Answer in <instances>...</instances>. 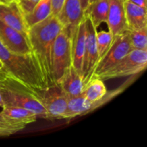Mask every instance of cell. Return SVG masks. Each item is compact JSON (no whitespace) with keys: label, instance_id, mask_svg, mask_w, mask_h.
Returning a JSON list of instances; mask_svg holds the SVG:
<instances>
[{"label":"cell","instance_id":"1","mask_svg":"<svg viewBox=\"0 0 147 147\" xmlns=\"http://www.w3.org/2000/svg\"><path fill=\"white\" fill-rule=\"evenodd\" d=\"M64 26L57 16L50 14L42 21L29 27L27 38L47 86L54 84L51 55L56 37Z\"/></svg>","mask_w":147,"mask_h":147},{"label":"cell","instance_id":"2","mask_svg":"<svg viewBox=\"0 0 147 147\" xmlns=\"http://www.w3.org/2000/svg\"><path fill=\"white\" fill-rule=\"evenodd\" d=\"M0 62L1 70L32 91L36 93L48 86L32 52L24 55L12 53L0 41Z\"/></svg>","mask_w":147,"mask_h":147},{"label":"cell","instance_id":"3","mask_svg":"<svg viewBox=\"0 0 147 147\" xmlns=\"http://www.w3.org/2000/svg\"><path fill=\"white\" fill-rule=\"evenodd\" d=\"M32 91L0 69V96L4 106L29 109L37 116L47 119V112Z\"/></svg>","mask_w":147,"mask_h":147},{"label":"cell","instance_id":"4","mask_svg":"<svg viewBox=\"0 0 147 147\" xmlns=\"http://www.w3.org/2000/svg\"><path fill=\"white\" fill-rule=\"evenodd\" d=\"M73 49L70 33L67 27H63L56 37L51 55L52 72L53 80L57 83L67 67L72 65Z\"/></svg>","mask_w":147,"mask_h":147},{"label":"cell","instance_id":"5","mask_svg":"<svg viewBox=\"0 0 147 147\" xmlns=\"http://www.w3.org/2000/svg\"><path fill=\"white\" fill-rule=\"evenodd\" d=\"M147 66V50H132L116 65L102 73V80L126 77L142 73Z\"/></svg>","mask_w":147,"mask_h":147},{"label":"cell","instance_id":"6","mask_svg":"<svg viewBox=\"0 0 147 147\" xmlns=\"http://www.w3.org/2000/svg\"><path fill=\"white\" fill-rule=\"evenodd\" d=\"M131 50L128 30L123 34L114 36L109 48L106 53L98 60L90 80L98 78L105 71L113 67Z\"/></svg>","mask_w":147,"mask_h":147},{"label":"cell","instance_id":"7","mask_svg":"<svg viewBox=\"0 0 147 147\" xmlns=\"http://www.w3.org/2000/svg\"><path fill=\"white\" fill-rule=\"evenodd\" d=\"M130 84V80H127L118 88L109 91L108 90L104 97L96 101H90L87 100L82 94L76 97L68 98L67 110L63 116V119H74L77 116H84L93 111L111 100L119 94L121 93Z\"/></svg>","mask_w":147,"mask_h":147},{"label":"cell","instance_id":"8","mask_svg":"<svg viewBox=\"0 0 147 147\" xmlns=\"http://www.w3.org/2000/svg\"><path fill=\"white\" fill-rule=\"evenodd\" d=\"M47 112L48 119H63L66 112L68 97L58 84L54 83L34 93Z\"/></svg>","mask_w":147,"mask_h":147},{"label":"cell","instance_id":"9","mask_svg":"<svg viewBox=\"0 0 147 147\" xmlns=\"http://www.w3.org/2000/svg\"><path fill=\"white\" fill-rule=\"evenodd\" d=\"M85 21L86 27V40L82 72L84 86L90 80L93 68L98 60L96 42L97 28H96L89 16L85 15Z\"/></svg>","mask_w":147,"mask_h":147},{"label":"cell","instance_id":"10","mask_svg":"<svg viewBox=\"0 0 147 147\" xmlns=\"http://www.w3.org/2000/svg\"><path fill=\"white\" fill-rule=\"evenodd\" d=\"M57 17L63 25L68 29L73 49L78 27L84 18L80 0H65L64 4Z\"/></svg>","mask_w":147,"mask_h":147},{"label":"cell","instance_id":"11","mask_svg":"<svg viewBox=\"0 0 147 147\" xmlns=\"http://www.w3.org/2000/svg\"><path fill=\"white\" fill-rule=\"evenodd\" d=\"M0 41L9 51L17 54H28L32 52L26 35L0 20Z\"/></svg>","mask_w":147,"mask_h":147},{"label":"cell","instance_id":"12","mask_svg":"<svg viewBox=\"0 0 147 147\" xmlns=\"http://www.w3.org/2000/svg\"><path fill=\"white\" fill-rule=\"evenodd\" d=\"M0 20L27 37L29 27L17 1L0 3Z\"/></svg>","mask_w":147,"mask_h":147},{"label":"cell","instance_id":"13","mask_svg":"<svg viewBox=\"0 0 147 147\" xmlns=\"http://www.w3.org/2000/svg\"><path fill=\"white\" fill-rule=\"evenodd\" d=\"M109 31L113 36L127 31L123 0H109V8L106 21Z\"/></svg>","mask_w":147,"mask_h":147},{"label":"cell","instance_id":"14","mask_svg":"<svg viewBox=\"0 0 147 147\" xmlns=\"http://www.w3.org/2000/svg\"><path fill=\"white\" fill-rule=\"evenodd\" d=\"M57 84L68 98L80 96L84 88L83 76L76 70L73 65L66 68Z\"/></svg>","mask_w":147,"mask_h":147},{"label":"cell","instance_id":"15","mask_svg":"<svg viewBox=\"0 0 147 147\" xmlns=\"http://www.w3.org/2000/svg\"><path fill=\"white\" fill-rule=\"evenodd\" d=\"M1 113L9 123L24 129L27 125L37 121V115L34 112L22 107L4 106Z\"/></svg>","mask_w":147,"mask_h":147},{"label":"cell","instance_id":"16","mask_svg":"<svg viewBox=\"0 0 147 147\" xmlns=\"http://www.w3.org/2000/svg\"><path fill=\"white\" fill-rule=\"evenodd\" d=\"M128 30H137L147 28V13L146 8L123 0Z\"/></svg>","mask_w":147,"mask_h":147},{"label":"cell","instance_id":"17","mask_svg":"<svg viewBox=\"0 0 147 147\" xmlns=\"http://www.w3.org/2000/svg\"><path fill=\"white\" fill-rule=\"evenodd\" d=\"M86 27L84 15V18L80 22L78 27L76 41H75L73 47V62H72V65L73 67L81 75L82 72H83V59H84L85 48H86Z\"/></svg>","mask_w":147,"mask_h":147},{"label":"cell","instance_id":"18","mask_svg":"<svg viewBox=\"0 0 147 147\" xmlns=\"http://www.w3.org/2000/svg\"><path fill=\"white\" fill-rule=\"evenodd\" d=\"M109 8V0H96L89 4L84 15L89 16L96 28H98L107 21Z\"/></svg>","mask_w":147,"mask_h":147},{"label":"cell","instance_id":"19","mask_svg":"<svg viewBox=\"0 0 147 147\" xmlns=\"http://www.w3.org/2000/svg\"><path fill=\"white\" fill-rule=\"evenodd\" d=\"M51 0H40L33 9L24 16L28 27L42 21L51 14Z\"/></svg>","mask_w":147,"mask_h":147},{"label":"cell","instance_id":"20","mask_svg":"<svg viewBox=\"0 0 147 147\" xmlns=\"http://www.w3.org/2000/svg\"><path fill=\"white\" fill-rule=\"evenodd\" d=\"M107 91L103 80L96 78L86 83L82 95L90 101H96L104 97Z\"/></svg>","mask_w":147,"mask_h":147},{"label":"cell","instance_id":"21","mask_svg":"<svg viewBox=\"0 0 147 147\" xmlns=\"http://www.w3.org/2000/svg\"><path fill=\"white\" fill-rule=\"evenodd\" d=\"M132 50H147V28L128 30Z\"/></svg>","mask_w":147,"mask_h":147},{"label":"cell","instance_id":"22","mask_svg":"<svg viewBox=\"0 0 147 147\" xmlns=\"http://www.w3.org/2000/svg\"><path fill=\"white\" fill-rule=\"evenodd\" d=\"M114 36L109 31H100L96 32V42H97L98 59L106 53L111 45Z\"/></svg>","mask_w":147,"mask_h":147},{"label":"cell","instance_id":"23","mask_svg":"<svg viewBox=\"0 0 147 147\" xmlns=\"http://www.w3.org/2000/svg\"><path fill=\"white\" fill-rule=\"evenodd\" d=\"M22 129H24L9 123L0 112V136H9Z\"/></svg>","mask_w":147,"mask_h":147},{"label":"cell","instance_id":"24","mask_svg":"<svg viewBox=\"0 0 147 147\" xmlns=\"http://www.w3.org/2000/svg\"><path fill=\"white\" fill-rule=\"evenodd\" d=\"M40 0H17L19 6L24 16L30 13Z\"/></svg>","mask_w":147,"mask_h":147},{"label":"cell","instance_id":"25","mask_svg":"<svg viewBox=\"0 0 147 147\" xmlns=\"http://www.w3.org/2000/svg\"><path fill=\"white\" fill-rule=\"evenodd\" d=\"M65 0H51L52 3V11L51 14L54 16H57L61 10Z\"/></svg>","mask_w":147,"mask_h":147},{"label":"cell","instance_id":"26","mask_svg":"<svg viewBox=\"0 0 147 147\" xmlns=\"http://www.w3.org/2000/svg\"><path fill=\"white\" fill-rule=\"evenodd\" d=\"M133 4H136L138 6L147 9V0H127Z\"/></svg>","mask_w":147,"mask_h":147},{"label":"cell","instance_id":"27","mask_svg":"<svg viewBox=\"0 0 147 147\" xmlns=\"http://www.w3.org/2000/svg\"><path fill=\"white\" fill-rule=\"evenodd\" d=\"M15 1H17V0H0V3H10Z\"/></svg>","mask_w":147,"mask_h":147},{"label":"cell","instance_id":"28","mask_svg":"<svg viewBox=\"0 0 147 147\" xmlns=\"http://www.w3.org/2000/svg\"><path fill=\"white\" fill-rule=\"evenodd\" d=\"M0 107L1 108L3 107V102H2V100H1V96H0Z\"/></svg>","mask_w":147,"mask_h":147},{"label":"cell","instance_id":"29","mask_svg":"<svg viewBox=\"0 0 147 147\" xmlns=\"http://www.w3.org/2000/svg\"><path fill=\"white\" fill-rule=\"evenodd\" d=\"M96 1V0H90V3H89V4H90V3L93 2V1Z\"/></svg>","mask_w":147,"mask_h":147},{"label":"cell","instance_id":"30","mask_svg":"<svg viewBox=\"0 0 147 147\" xmlns=\"http://www.w3.org/2000/svg\"><path fill=\"white\" fill-rule=\"evenodd\" d=\"M1 67H2V65H1V62H0V68H1Z\"/></svg>","mask_w":147,"mask_h":147},{"label":"cell","instance_id":"31","mask_svg":"<svg viewBox=\"0 0 147 147\" xmlns=\"http://www.w3.org/2000/svg\"><path fill=\"white\" fill-rule=\"evenodd\" d=\"M0 69H1V68H0Z\"/></svg>","mask_w":147,"mask_h":147}]
</instances>
